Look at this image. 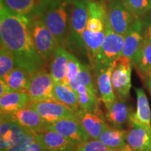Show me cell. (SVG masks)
I'll use <instances>...</instances> for the list:
<instances>
[{
  "label": "cell",
  "instance_id": "obj_1",
  "mask_svg": "<svg viewBox=\"0 0 151 151\" xmlns=\"http://www.w3.org/2000/svg\"><path fill=\"white\" fill-rule=\"evenodd\" d=\"M1 44L13 52L16 67L30 74L46 70V62L38 53L29 29V20L11 11L2 1L0 4Z\"/></svg>",
  "mask_w": 151,
  "mask_h": 151
},
{
  "label": "cell",
  "instance_id": "obj_2",
  "mask_svg": "<svg viewBox=\"0 0 151 151\" xmlns=\"http://www.w3.org/2000/svg\"><path fill=\"white\" fill-rule=\"evenodd\" d=\"M68 4V0H52L41 18L60 46L64 48L67 46L69 35L67 11Z\"/></svg>",
  "mask_w": 151,
  "mask_h": 151
},
{
  "label": "cell",
  "instance_id": "obj_3",
  "mask_svg": "<svg viewBox=\"0 0 151 151\" xmlns=\"http://www.w3.org/2000/svg\"><path fill=\"white\" fill-rule=\"evenodd\" d=\"M29 29L38 53L46 63L51 61L56 50L60 46L56 38L41 18L29 20Z\"/></svg>",
  "mask_w": 151,
  "mask_h": 151
},
{
  "label": "cell",
  "instance_id": "obj_4",
  "mask_svg": "<svg viewBox=\"0 0 151 151\" xmlns=\"http://www.w3.org/2000/svg\"><path fill=\"white\" fill-rule=\"evenodd\" d=\"M124 42V37L113 31L107 17L105 39L97 54L94 70L111 67L113 62L121 55Z\"/></svg>",
  "mask_w": 151,
  "mask_h": 151
},
{
  "label": "cell",
  "instance_id": "obj_5",
  "mask_svg": "<svg viewBox=\"0 0 151 151\" xmlns=\"http://www.w3.org/2000/svg\"><path fill=\"white\" fill-rule=\"evenodd\" d=\"M89 0H73L70 16L69 42L80 50H84L83 34L87 26L88 19Z\"/></svg>",
  "mask_w": 151,
  "mask_h": 151
},
{
  "label": "cell",
  "instance_id": "obj_6",
  "mask_svg": "<svg viewBox=\"0 0 151 151\" xmlns=\"http://www.w3.org/2000/svg\"><path fill=\"white\" fill-rule=\"evenodd\" d=\"M132 62L129 58L120 55L113 64L111 82L116 97L127 100L131 89Z\"/></svg>",
  "mask_w": 151,
  "mask_h": 151
},
{
  "label": "cell",
  "instance_id": "obj_7",
  "mask_svg": "<svg viewBox=\"0 0 151 151\" xmlns=\"http://www.w3.org/2000/svg\"><path fill=\"white\" fill-rule=\"evenodd\" d=\"M108 20L111 27L118 35L125 36L136 17L122 0H109L106 2Z\"/></svg>",
  "mask_w": 151,
  "mask_h": 151
},
{
  "label": "cell",
  "instance_id": "obj_8",
  "mask_svg": "<svg viewBox=\"0 0 151 151\" xmlns=\"http://www.w3.org/2000/svg\"><path fill=\"white\" fill-rule=\"evenodd\" d=\"M48 130L60 134L76 147L90 140L78 118L62 119L48 124Z\"/></svg>",
  "mask_w": 151,
  "mask_h": 151
},
{
  "label": "cell",
  "instance_id": "obj_9",
  "mask_svg": "<svg viewBox=\"0 0 151 151\" xmlns=\"http://www.w3.org/2000/svg\"><path fill=\"white\" fill-rule=\"evenodd\" d=\"M54 83L50 73L46 70L31 75L30 85L27 91L31 102L54 101L52 94Z\"/></svg>",
  "mask_w": 151,
  "mask_h": 151
},
{
  "label": "cell",
  "instance_id": "obj_10",
  "mask_svg": "<svg viewBox=\"0 0 151 151\" xmlns=\"http://www.w3.org/2000/svg\"><path fill=\"white\" fill-rule=\"evenodd\" d=\"M27 107L35 110L48 124L66 118H77L65 105L54 101L30 102Z\"/></svg>",
  "mask_w": 151,
  "mask_h": 151
},
{
  "label": "cell",
  "instance_id": "obj_11",
  "mask_svg": "<svg viewBox=\"0 0 151 151\" xmlns=\"http://www.w3.org/2000/svg\"><path fill=\"white\" fill-rule=\"evenodd\" d=\"M144 41L142 20L140 18H137L124 36V47L121 55L129 58L133 64L139 55Z\"/></svg>",
  "mask_w": 151,
  "mask_h": 151
},
{
  "label": "cell",
  "instance_id": "obj_12",
  "mask_svg": "<svg viewBox=\"0 0 151 151\" xmlns=\"http://www.w3.org/2000/svg\"><path fill=\"white\" fill-rule=\"evenodd\" d=\"M14 13L32 20L42 18L52 0H1Z\"/></svg>",
  "mask_w": 151,
  "mask_h": 151
},
{
  "label": "cell",
  "instance_id": "obj_13",
  "mask_svg": "<svg viewBox=\"0 0 151 151\" xmlns=\"http://www.w3.org/2000/svg\"><path fill=\"white\" fill-rule=\"evenodd\" d=\"M126 141L133 151H151V126L139 123L133 116L126 131Z\"/></svg>",
  "mask_w": 151,
  "mask_h": 151
},
{
  "label": "cell",
  "instance_id": "obj_14",
  "mask_svg": "<svg viewBox=\"0 0 151 151\" xmlns=\"http://www.w3.org/2000/svg\"><path fill=\"white\" fill-rule=\"evenodd\" d=\"M106 109V119L112 126L121 129H123L124 126L129 127L134 113L126 100L116 98V101Z\"/></svg>",
  "mask_w": 151,
  "mask_h": 151
},
{
  "label": "cell",
  "instance_id": "obj_15",
  "mask_svg": "<svg viewBox=\"0 0 151 151\" xmlns=\"http://www.w3.org/2000/svg\"><path fill=\"white\" fill-rule=\"evenodd\" d=\"M29 130L24 129L13 120L9 115H1L0 125V147L5 151L9 146Z\"/></svg>",
  "mask_w": 151,
  "mask_h": 151
},
{
  "label": "cell",
  "instance_id": "obj_16",
  "mask_svg": "<svg viewBox=\"0 0 151 151\" xmlns=\"http://www.w3.org/2000/svg\"><path fill=\"white\" fill-rule=\"evenodd\" d=\"M9 116L21 127L36 134L48 131V123L37 111L27 106Z\"/></svg>",
  "mask_w": 151,
  "mask_h": 151
},
{
  "label": "cell",
  "instance_id": "obj_17",
  "mask_svg": "<svg viewBox=\"0 0 151 151\" xmlns=\"http://www.w3.org/2000/svg\"><path fill=\"white\" fill-rule=\"evenodd\" d=\"M37 141L46 151H76L77 148L60 134L51 130L37 133Z\"/></svg>",
  "mask_w": 151,
  "mask_h": 151
},
{
  "label": "cell",
  "instance_id": "obj_18",
  "mask_svg": "<svg viewBox=\"0 0 151 151\" xmlns=\"http://www.w3.org/2000/svg\"><path fill=\"white\" fill-rule=\"evenodd\" d=\"M76 115L90 139H99L101 132L108 125L99 115L81 108L76 113Z\"/></svg>",
  "mask_w": 151,
  "mask_h": 151
},
{
  "label": "cell",
  "instance_id": "obj_19",
  "mask_svg": "<svg viewBox=\"0 0 151 151\" xmlns=\"http://www.w3.org/2000/svg\"><path fill=\"white\" fill-rule=\"evenodd\" d=\"M113 65L110 67L95 69L96 78L100 97L104 104L106 108L108 109L116 101V96L113 90L111 82V73Z\"/></svg>",
  "mask_w": 151,
  "mask_h": 151
},
{
  "label": "cell",
  "instance_id": "obj_20",
  "mask_svg": "<svg viewBox=\"0 0 151 151\" xmlns=\"http://www.w3.org/2000/svg\"><path fill=\"white\" fill-rule=\"evenodd\" d=\"M31 102L27 92H14L0 98L1 115H12L22 110Z\"/></svg>",
  "mask_w": 151,
  "mask_h": 151
},
{
  "label": "cell",
  "instance_id": "obj_21",
  "mask_svg": "<svg viewBox=\"0 0 151 151\" xmlns=\"http://www.w3.org/2000/svg\"><path fill=\"white\" fill-rule=\"evenodd\" d=\"M99 140L113 151H124L128 147L126 131L113 126H109L101 132Z\"/></svg>",
  "mask_w": 151,
  "mask_h": 151
},
{
  "label": "cell",
  "instance_id": "obj_22",
  "mask_svg": "<svg viewBox=\"0 0 151 151\" xmlns=\"http://www.w3.org/2000/svg\"><path fill=\"white\" fill-rule=\"evenodd\" d=\"M54 101L65 105L75 113L81 109L76 92L65 82H55L52 90Z\"/></svg>",
  "mask_w": 151,
  "mask_h": 151
},
{
  "label": "cell",
  "instance_id": "obj_23",
  "mask_svg": "<svg viewBox=\"0 0 151 151\" xmlns=\"http://www.w3.org/2000/svg\"><path fill=\"white\" fill-rule=\"evenodd\" d=\"M69 52L59 46L52 57L50 65V73L54 82H65L67 76Z\"/></svg>",
  "mask_w": 151,
  "mask_h": 151
},
{
  "label": "cell",
  "instance_id": "obj_24",
  "mask_svg": "<svg viewBox=\"0 0 151 151\" xmlns=\"http://www.w3.org/2000/svg\"><path fill=\"white\" fill-rule=\"evenodd\" d=\"M12 92H27L31 81V74L20 67H16L2 78Z\"/></svg>",
  "mask_w": 151,
  "mask_h": 151
},
{
  "label": "cell",
  "instance_id": "obj_25",
  "mask_svg": "<svg viewBox=\"0 0 151 151\" xmlns=\"http://www.w3.org/2000/svg\"><path fill=\"white\" fill-rule=\"evenodd\" d=\"M74 92L78 97L81 109L99 115V100L97 93L82 85H79Z\"/></svg>",
  "mask_w": 151,
  "mask_h": 151
},
{
  "label": "cell",
  "instance_id": "obj_26",
  "mask_svg": "<svg viewBox=\"0 0 151 151\" xmlns=\"http://www.w3.org/2000/svg\"><path fill=\"white\" fill-rule=\"evenodd\" d=\"M135 92L137 103L134 118L139 123L151 126V111L146 94L142 88H135Z\"/></svg>",
  "mask_w": 151,
  "mask_h": 151
},
{
  "label": "cell",
  "instance_id": "obj_27",
  "mask_svg": "<svg viewBox=\"0 0 151 151\" xmlns=\"http://www.w3.org/2000/svg\"><path fill=\"white\" fill-rule=\"evenodd\" d=\"M133 65L140 77L146 81L151 74V41L145 39L144 44Z\"/></svg>",
  "mask_w": 151,
  "mask_h": 151
},
{
  "label": "cell",
  "instance_id": "obj_28",
  "mask_svg": "<svg viewBox=\"0 0 151 151\" xmlns=\"http://www.w3.org/2000/svg\"><path fill=\"white\" fill-rule=\"evenodd\" d=\"M79 85L86 86L91 90L92 91L97 94V90L96 89L95 86L94 84L93 79H92L89 68L81 63L80 66V71H79L78 76H77L75 81H73V82H71L69 85V86L70 87L73 91H75Z\"/></svg>",
  "mask_w": 151,
  "mask_h": 151
},
{
  "label": "cell",
  "instance_id": "obj_29",
  "mask_svg": "<svg viewBox=\"0 0 151 151\" xmlns=\"http://www.w3.org/2000/svg\"><path fill=\"white\" fill-rule=\"evenodd\" d=\"M16 67L13 52L4 45L0 48V77L2 79L7 73Z\"/></svg>",
  "mask_w": 151,
  "mask_h": 151
},
{
  "label": "cell",
  "instance_id": "obj_30",
  "mask_svg": "<svg viewBox=\"0 0 151 151\" xmlns=\"http://www.w3.org/2000/svg\"><path fill=\"white\" fill-rule=\"evenodd\" d=\"M136 17L144 16L151 11V0H122Z\"/></svg>",
  "mask_w": 151,
  "mask_h": 151
},
{
  "label": "cell",
  "instance_id": "obj_31",
  "mask_svg": "<svg viewBox=\"0 0 151 151\" xmlns=\"http://www.w3.org/2000/svg\"><path fill=\"white\" fill-rule=\"evenodd\" d=\"M37 140V134L28 131L25 134L14 142L5 151H22L29 144Z\"/></svg>",
  "mask_w": 151,
  "mask_h": 151
},
{
  "label": "cell",
  "instance_id": "obj_32",
  "mask_svg": "<svg viewBox=\"0 0 151 151\" xmlns=\"http://www.w3.org/2000/svg\"><path fill=\"white\" fill-rule=\"evenodd\" d=\"M81 62L72 54L69 53V61H68L67 76L65 80V83L69 86L71 82L76 80L78 76L80 71Z\"/></svg>",
  "mask_w": 151,
  "mask_h": 151
},
{
  "label": "cell",
  "instance_id": "obj_33",
  "mask_svg": "<svg viewBox=\"0 0 151 151\" xmlns=\"http://www.w3.org/2000/svg\"><path fill=\"white\" fill-rule=\"evenodd\" d=\"M76 151H113L99 139H90L76 148Z\"/></svg>",
  "mask_w": 151,
  "mask_h": 151
},
{
  "label": "cell",
  "instance_id": "obj_34",
  "mask_svg": "<svg viewBox=\"0 0 151 151\" xmlns=\"http://www.w3.org/2000/svg\"><path fill=\"white\" fill-rule=\"evenodd\" d=\"M142 22L145 39L151 41V14L145 16Z\"/></svg>",
  "mask_w": 151,
  "mask_h": 151
},
{
  "label": "cell",
  "instance_id": "obj_35",
  "mask_svg": "<svg viewBox=\"0 0 151 151\" xmlns=\"http://www.w3.org/2000/svg\"><path fill=\"white\" fill-rule=\"evenodd\" d=\"M22 151H46L45 148L36 140L29 146H27Z\"/></svg>",
  "mask_w": 151,
  "mask_h": 151
},
{
  "label": "cell",
  "instance_id": "obj_36",
  "mask_svg": "<svg viewBox=\"0 0 151 151\" xmlns=\"http://www.w3.org/2000/svg\"><path fill=\"white\" fill-rule=\"evenodd\" d=\"M11 92H13L12 90H11L8 85L6 83L4 80L1 79L0 80V97H2Z\"/></svg>",
  "mask_w": 151,
  "mask_h": 151
},
{
  "label": "cell",
  "instance_id": "obj_37",
  "mask_svg": "<svg viewBox=\"0 0 151 151\" xmlns=\"http://www.w3.org/2000/svg\"><path fill=\"white\" fill-rule=\"evenodd\" d=\"M146 83L147 88H148V90L150 91L151 94V75L146 80Z\"/></svg>",
  "mask_w": 151,
  "mask_h": 151
},
{
  "label": "cell",
  "instance_id": "obj_38",
  "mask_svg": "<svg viewBox=\"0 0 151 151\" xmlns=\"http://www.w3.org/2000/svg\"><path fill=\"white\" fill-rule=\"evenodd\" d=\"M96 1H102V2H106V1H109V0H96Z\"/></svg>",
  "mask_w": 151,
  "mask_h": 151
},
{
  "label": "cell",
  "instance_id": "obj_39",
  "mask_svg": "<svg viewBox=\"0 0 151 151\" xmlns=\"http://www.w3.org/2000/svg\"><path fill=\"white\" fill-rule=\"evenodd\" d=\"M150 75H151V74H150Z\"/></svg>",
  "mask_w": 151,
  "mask_h": 151
}]
</instances>
